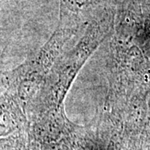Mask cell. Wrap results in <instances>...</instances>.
I'll list each match as a JSON object with an SVG mask.
<instances>
[{
  "mask_svg": "<svg viewBox=\"0 0 150 150\" xmlns=\"http://www.w3.org/2000/svg\"><path fill=\"white\" fill-rule=\"evenodd\" d=\"M4 74H3V73L0 71V83H2V82H3V77H4Z\"/></svg>",
  "mask_w": 150,
  "mask_h": 150,
  "instance_id": "6da1fadb",
  "label": "cell"
}]
</instances>
